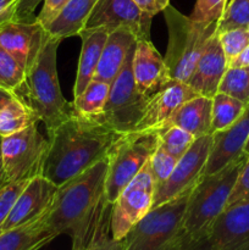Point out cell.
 I'll return each mask as SVG.
<instances>
[{
    "instance_id": "obj_1",
    "label": "cell",
    "mask_w": 249,
    "mask_h": 250,
    "mask_svg": "<svg viewBox=\"0 0 249 250\" xmlns=\"http://www.w3.org/2000/svg\"><path fill=\"white\" fill-rule=\"evenodd\" d=\"M107 167L109 161L105 158L58 187L45 217L51 234L67 233L72 244L92 241L110 207L105 199Z\"/></svg>"
},
{
    "instance_id": "obj_2",
    "label": "cell",
    "mask_w": 249,
    "mask_h": 250,
    "mask_svg": "<svg viewBox=\"0 0 249 250\" xmlns=\"http://www.w3.org/2000/svg\"><path fill=\"white\" fill-rule=\"evenodd\" d=\"M120 136L100 122L73 115L48 131L49 146L42 175L60 187L107 158Z\"/></svg>"
},
{
    "instance_id": "obj_3",
    "label": "cell",
    "mask_w": 249,
    "mask_h": 250,
    "mask_svg": "<svg viewBox=\"0 0 249 250\" xmlns=\"http://www.w3.org/2000/svg\"><path fill=\"white\" fill-rule=\"evenodd\" d=\"M61 41L46 33L41 50L31 67L17 97L34 112L46 132L73 116L72 105L63 98L59 83L58 46Z\"/></svg>"
},
{
    "instance_id": "obj_4",
    "label": "cell",
    "mask_w": 249,
    "mask_h": 250,
    "mask_svg": "<svg viewBox=\"0 0 249 250\" xmlns=\"http://www.w3.org/2000/svg\"><path fill=\"white\" fill-rule=\"evenodd\" d=\"M246 153L212 175H203L190 189L183 217V231L193 239L208 237L217 217L226 209L227 200L246 163Z\"/></svg>"
},
{
    "instance_id": "obj_5",
    "label": "cell",
    "mask_w": 249,
    "mask_h": 250,
    "mask_svg": "<svg viewBox=\"0 0 249 250\" xmlns=\"http://www.w3.org/2000/svg\"><path fill=\"white\" fill-rule=\"evenodd\" d=\"M168 44L164 60L171 80L187 82L198 60L216 33L217 22H197L168 5L164 10Z\"/></svg>"
},
{
    "instance_id": "obj_6",
    "label": "cell",
    "mask_w": 249,
    "mask_h": 250,
    "mask_svg": "<svg viewBox=\"0 0 249 250\" xmlns=\"http://www.w3.org/2000/svg\"><path fill=\"white\" fill-rule=\"evenodd\" d=\"M190 189L153 208L122 239V250H182L187 239L183 217Z\"/></svg>"
},
{
    "instance_id": "obj_7",
    "label": "cell",
    "mask_w": 249,
    "mask_h": 250,
    "mask_svg": "<svg viewBox=\"0 0 249 250\" xmlns=\"http://www.w3.org/2000/svg\"><path fill=\"white\" fill-rule=\"evenodd\" d=\"M159 144V129L128 132L117 138L107 154L105 199L110 205L150 160Z\"/></svg>"
},
{
    "instance_id": "obj_8",
    "label": "cell",
    "mask_w": 249,
    "mask_h": 250,
    "mask_svg": "<svg viewBox=\"0 0 249 250\" xmlns=\"http://www.w3.org/2000/svg\"><path fill=\"white\" fill-rule=\"evenodd\" d=\"M134 50L136 45L132 46L124 67L110 84L109 97L105 103L104 110L100 116L94 120L120 134L134 131L137 124L143 116L149 98L148 95L139 92L134 82L132 71Z\"/></svg>"
},
{
    "instance_id": "obj_9",
    "label": "cell",
    "mask_w": 249,
    "mask_h": 250,
    "mask_svg": "<svg viewBox=\"0 0 249 250\" xmlns=\"http://www.w3.org/2000/svg\"><path fill=\"white\" fill-rule=\"evenodd\" d=\"M49 142L37 124L0 137V153L7 182L29 181L43 173Z\"/></svg>"
},
{
    "instance_id": "obj_10",
    "label": "cell",
    "mask_w": 249,
    "mask_h": 250,
    "mask_svg": "<svg viewBox=\"0 0 249 250\" xmlns=\"http://www.w3.org/2000/svg\"><path fill=\"white\" fill-rule=\"evenodd\" d=\"M154 194L155 183L148 161L112 203L110 212L112 238L122 241L132 227L153 209Z\"/></svg>"
},
{
    "instance_id": "obj_11",
    "label": "cell",
    "mask_w": 249,
    "mask_h": 250,
    "mask_svg": "<svg viewBox=\"0 0 249 250\" xmlns=\"http://www.w3.org/2000/svg\"><path fill=\"white\" fill-rule=\"evenodd\" d=\"M211 144L212 134L195 138L189 149L178 159L167 181L155 189L153 208L170 202L192 189L195 182L204 173Z\"/></svg>"
},
{
    "instance_id": "obj_12",
    "label": "cell",
    "mask_w": 249,
    "mask_h": 250,
    "mask_svg": "<svg viewBox=\"0 0 249 250\" xmlns=\"http://www.w3.org/2000/svg\"><path fill=\"white\" fill-rule=\"evenodd\" d=\"M153 17L141 10L133 0H99L90 12L84 28H117L131 31L138 39H150Z\"/></svg>"
},
{
    "instance_id": "obj_13",
    "label": "cell",
    "mask_w": 249,
    "mask_h": 250,
    "mask_svg": "<svg viewBox=\"0 0 249 250\" xmlns=\"http://www.w3.org/2000/svg\"><path fill=\"white\" fill-rule=\"evenodd\" d=\"M45 37V28L37 20H12L0 26V46L16 59L24 71L36 60Z\"/></svg>"
},
{
    "instance_id": "obj_14",
    "label": "cell",
    "mask_w": 249,
    "mask_h": 250,
    "mask_svg": "<svg viewBox=\"0 0 249 250\" xmlns=\"http://www.w3.org/2000/svg\"><path fill=\"white\" fill-rule=\"evenodd\" d=\"M197 95L199 94H197L187 83L170 80L164 87L149 95L143 116L133 132L164 128L176 110L183 103Z\"/></svg>"
},
{
    "instance_id": "obj_15",
    "label": "cell",
    "mask_w": 249,
    "mask_h": 250,
    "mask_svg": "<svg viewBox=\"0 0 249 250\" xmlns=\"http://www.w3.org/2000/svg\"><path fill=\"white\" fill-rule=\"evenodd\" d=\"M56 190L58 187L43 175L29 180L17 198L0 232L19 227L45 215L53 204Z\"/></svg>"
},
{
    "instance_id": "obj_16",
    "label": "cell",
    "mask_w": 249,
    "mask_h": 250,
    "mask_svg": "<svg viewBox=\"0 0 249 250\" xmlns=\"http://www.w3.org/2000/svg\"><path fill=\"white\" fill-rule=\"evenodd\" d=\"M249 137V104L243 114L229 127L212 133V144L209 159L203 175H212L222 170L231 161L244 153Z\"/></svg>"
},
{
    "instance_id": "obj_17",
    "label": "cell",
    "mask_w": 249,
    "mask_h": 250,
    "mask_svg": "<svg viewBox=\"0 0 249 250\" xmlns=\"http://www.w3.org/2000/svg\"><path fill=\"white\" fill-rule=\"evenodd\" d=\"M227 68H228V63H227L219 34L215 33L208 43L192 75L186 83L197 94L212 98L219 92L220 83Z\"/></svg>"
},
{
    "instance_id": "obj_18",
    "label": "cell",
    "mask_w": 249,
    "mask_h": 250,
    "mask_svg": "<svg viewBox=\"0 0 249 250\" xmlns=\"http://www.w3.org/2000/svg\"><path fill=\"white\" fill-rule=\"evenodd\" d=\"M132 71L138 90L148 97L171 80L165 60L150 39L137 41Z\"/></svg>"
},
{
    "instance_id": "obj_19",
    "label": "cell",
    "mask_w": 249,
    "mask_h": 250,
    "mask_svg": "<svg viewBox=\"0 0 249 250\" xmlns=\"http://www.w3.org/2000/svg\"><path fill=\"white\" fill-rule=\"evenodd\" d=\"M247 238H249V200L225 209L208 234L212 250L236 246Z\"/></svg>"
},
{
    "instance_id": "obj_20",
    "label": "cell",
    "mask_w": 249,
    "mask_h": 250,
    "mask_svg": "<svg viewBox=\"0 0 249 250\" xmlns=\"http://www.w3.org/2000/svg\"><path fill=\"white\" fill-rule=\"evenodd\" d=\"M136 43V36L128 29L117 28L110 32L93 80L111 84L124 67L127 55Z\"/></svg>"
},
{
    "instance_id": "obj_21",
    "label": "cell",
    "mask_w": 249,
    "mask_h": 250,
    "mask_svg": "<svg viewBox=\"0 0 249 250\" xmlns=\"http://www.w3.org/2000/svg\"><path fill=\"white\" fill-rule=\"evenodd\" d=\"M78 36L82 41V48L73 87V97L81 94L94 78L109 32L104 28H83Z\"/></svg>"
},
{
    "instance_id": "obj_22",
    "label": "cell",
    "mask_w": 249,
    "mask_h": 250,
    "mask_svg": "<svg viewBox=\"0 0 249 250\" xmlns=\"http://www.w3.org/2000/svg\"><path fill=\"white\" fill-rule=\"evenodd\" d=\"M212 98L197 95L183 103L175 111L165 127L177 126L198 137L211 133ZM164 127V128H165Z\"/></svg>"
},
{
    "instance_id": "obj_23",
    "label": "cell",
    "mask_w": 249,
    "mask_h": 250,
    "mask_svg": "<svg viewBox=\"0 0 249 250\" xmlns=\"http://www.w3.org/2000/svg\"><path fill=\"white\" fill-rule=\"evenodd\" d=\"M45 217L0 232V250H39L50 243L56 237L49 232Z\"/></svg>"
},
{
    "instance_id": "obj_24",
    "label": "cell",
    "mask_w": 249,
    "mask_h": 250,
    "mask_svg": "<svg viewBox=\"0 0 249 250\" xmlns=\"http://www.w3.org/2000/svg\"><path fill=\"white\" fill-rule=\"evenodd\" d=\"M98 1L99 0H68L60 14L45 28L46 33L59 41L78 36Z\"/></svg>"
},
{
    "instance_id": "obj_25",
    "label": "cell",
    "mask_w": 249,
    "mask_h": 250,
    "mask_svg": "<svg viewBox=\"0 0 249 250\" xmlns=\"http://www.w3.org/2000/svg\"><path fill=\"white\" fill-rule=\"evenodd\" d=\"M110 84L98 80H92L81 94L73 98V115L83 119L95 120L103 112L109 97Z\"/></svg>"
},
{
    "instance_id": "obj_26",
    "label": "cell",
    "mask_w": 249,
    "mask_h": 250,
    "mask_svg": "<svg viewBox=\"0 0 249 250\" xmlns=\"http://www.w3.org/2000/svg\"><path fill=\"white\" fill-rule=\"evenodd\" d=\"M247 105L237 98L217 92L212 97L211 133L226 129L246 110Z\"/></svg>"
},
{
    "instance_id": "obj_27",
    "label": "cell",
    "mask_w": 249,
    "mask_h": 250,
    "mask_svg": "<svg viewBox=\"0 0 249 250\" xmlns=\"http://www.w3.org/2000/svg\"><path fill=\"white\" fill-rule=\"evenodd\" d=\"M37 122L34 112L21 99H16L0 110V137L14 134Z\"/></svg>"
},
{
    "instance_id": "obj_28",
    "label": "cell",
    "mask_w": 249,
    "mask_h": 250,
    "mask_svg": "<svg viewBox=\"0 0 249 250\" xmlns=\"http://www.w3.org/2000/svg\"><path fill=\"white\" fill-rule=\"evenodd\" d=\"M219 92L237 98L244 104H249V67H228L221 83Z\"/></svg>"
},
{
    "instance_id": "obj_29",
    "label": "cell",
    "mask_w": 249,
    "mask_h": 250,
    "mask_svg": "<svg viewBox=\"0 0 249 250\" xmlns=\"http://www.w3.org/2000/svg\"><path fill=\"white\" fill-rule=\"evenodd\" d=\"M26 77V71L4 48L0 46V87L17 93L21 89Z\"/></svg>"
},
{
    "instance_id": "obj_30",
    "label": "cell",
    "mask_w": 249,
    "mask_h": 250,
    "mask_svg": "<svg viewBox=\"0 0 249 250\" xmlns=\"http://www.w3.org/2000/svg\"><path fill=\"white\" fill-rule=\"evenodd\" d=\"M248 24L249 0H231L217 22L216 33L220 34L231 29L248 28Z\"/></svg>"
},
{
    "instance_id": "obj_31",
    "label": "cell",
    "mask_w": 249,
    "mask_h": 250,
    "mask_svg": "<svg viewBox=\"0 0 249 250\" xmlns=\"http://www.w3.org/2000/svg\"><path fill=\"white\" fill-rule=\"evenodd\" d=\"M159 133H160V146L176 159L183 156V154L195 141V137L193 134L177 126L161 128L159 129Z\"/></svg>"
},
{
    "instance_id": "obj_32",
    "label": "cell",
    "mask_w": 249,
    "mask_h": 250,
    "mask_svg": "<svg viewBox=\"0 0 249 250\" xmlns=\"http://www.w3.org/2000/svg\"><path fill=\"white\" fill-rule=\"evenodd\" d=\"M177 161L178 159H176L175 156H172L170 153H167V151L159 144L155 153L151 155L150 160H149L151 176H153L154 183H155V189L167 181V178L170 177V175L172 173Z\"/></svg>"
},
{
    "instance_id": "obj_33",
    "label": "cell",
    "mask_w": 249,
    "mask_h": 250,
    "mask_svg": "<svg viewBox=\"0 0 249 250\" xmlns=\"http://www.w3.org/2000/svg\"><path fill=\"white\" fill-rule=\"evenodd\" d=\"M227 63L229 65L236 56H238L249 44V31L247 28L231 29L219 34Z\"/></svg>"
},
{
    "instance_id": "obj_34",
    "label": "cell",
    "mask_w": 249,
    "mask_h": 250,
    "mask_svg": "<svg viewBox=\"0 0 249 250\" xmlns=\"http://www.w3.org/2000/svg\"><path fill=\"white\" fill-rule=\"evenodd\" d=\"M227 6V0H197L190 19L197 22H219Z\"/></svg>"
},
{
    "instance_id": "obj_35",
    "label": "cell",
    "mask_w": 249,
    "mask_h": 250,
    "mask_svg": "<svg viewBox=\"0 0 249 250\" xmlns=\"http://www.w3.org/2000/svg\"><path fill=\"white\" fill-rule=\"evenodd\" d=\"M110 212L107 210L100 221L94 237L90 241L88 250H122V241H116L109 236Z\"/></svg>"
},
{
    "instance_id": "obj_36",
    "label": "cell",
    "mask_w": 249,
    "mask_h": 250,
    "mask_svg": "<svg viewBox=\"0 0 249 250\" xmlns=\"http://www.w3.org/2000/svg\"><path fill=\"white\" fill-rule=\"evenodd\" d=\"M28 181H17V182H7L0 188V229L6 221L7 216L11 212L17 198L21 194Z\"/></svg>"
},
{
    "instance_id": "obj_37",
    "label": "cell",
    "mask_w": 249,
    "mask_h": 250,
    "mask_svg": "<svg viewBox=\"0 0 249 250\" xmlns=\"http://www.w3.org/2000/svg\"><path fill=\"white\" fill-rule=\"evenodd\" d=\"M246 200H249V155L237 177L233 189L229 194L226 209L242 202H246Z\"/></svg>"
},
{
    "instance_id": "obj_38",
    "label": "cell",
    "mask_w": 249,
    "mask_h": 250,
    "mask_svg": "<svg viewBox=\"0 0 249 250\" xmlns=\"http://www.w3.org/2000/svg\"><path fill=\"white\" fill-rule=\"evenodd\" d=\"M67 2L68 0H43V7L36 16V20L46 28Z\"/></svg>"
},
{
    "instance_id": "obj_39",
    "label": "cell",
    "mask_w": 249,
    "mask_h": 250,
    "mask_svg": "<svg viewBox=\"0 0 249 250\" xmlns=\"http://www.w3.org/2000/svg\"><path fill=\"white\" fill-rule=\"evenodd\" d=\"M21 0H0V26L17 19Z\"/></svg>"
},
{
    "instance_id": "obj_40",
    "label": "cell",
    "mask_w": 249,
    "mask_h": 250,
    "mask_svg": "<svg viewBox=\"0 0 249 250\" xmlns=\"http://www.w3.org/2000/svg\"><path fill=\"white\" fill-rule=\"evenodd\" d=\"M141 10L154 17L163 12L170 5V0H133Z\"/></svg>"
},
{
    "instance_id": "obj_41",
    "label": "cell",
    "mask_w": 249,
    "mask_h": 250,
    "mask_svg": "<svg viewBox=\"0 0 249 250\" xmlns=\"http://www.w3.org/2000/svg\"><path fill=\"white\" fill-rule=\"evenodd\" d=\"M43 0H21L17 11V19L19 21H27L31 22L36 20L34 17V11L36 7L38 6Z\"/></svg>"
},
{
    "instance_id": "obj_42",
    "label": "cell",
    "mask_w": 249,
    "mask_h": 250,
    "mask_svg": "<svg viewBox=\"0 0 249 250\" xmlns=\"http://www.w3.org/2000/svg\"><path fill=\"white\" fill-rule=\"evenodd\" d=\"M228 67H249V44L238 56L229 62Z\"/></svg>"
},
{
    "instance_id": "obj_43",
    "label": "cell",
    "mask_w": 249,
    "mask_h": 250,
    "mask_svg": "<svg viewBox=\"0 0 249 250\" xmlns=\"http://www.w3.org/2000/svg\"><path fill=\"white\" fill-rule=\"evenodd\" d=\"M16 99H20V98L15 93L0 87V110H2L7 104H10V103Z\"/></svg>"
},
{
    "instance_id": "obj_44",
    "label": "cell",
    "mask_w": 249,
    "mask_h": 250,
    "mask_svg": "<svg viewBox=\"0 0 249 250\" xmlns=\"http://www.w3.org/2000/svg\"><path fill=\"white\" fill-rule=\"evenodd\" d=\"M6 183H7L6 175H5L4 166H2V160H1V153H0V188H1L4 185H6Z\"/></svg>"
},
{
    "instance_id": "obj_45",
    "label": "cell",
    "mask_w": 249,
    "mask_h": 250,
    "mask_svg": "<svg viewBox=\"0 0 249 250\" xmlns=\"http://www.w3.org/2000/svg\"><path fill=\"white\" fill-rule=\"evenodd\" d=\"M89 243L90 242H88V243H83V244H72V249L71 250H88V246H89Z\"/></svg>"
},
{
    "instance_id": "obj_46",
    "label": "cell",
    "mask_w": 249,
    "mask_h": 250,
    "mask_svg": "<svg viewBox=\"0 0 249 250\" xmlns=\"http://www.w3.org/2000/svg\"><path fill=\"white\" fill-rule=\"evenodd\" d=\"M244 153L247 154V155H249V137H248V141H247L246 146H244V149H243Z\"/></svg>"
},
{
    "instance_id": "obj_47",
    "label": "cell",
    "mask_w": 249,
    "mask_h": 250,
    "mask_svg": "<svg viewBox=\"0 0 249 250\" xmlns=\"http://www.w3.org/2000/svg\"><path fill=\"white\" fill-rule=\"evenodd\" d=\"M247 29H248V31H249V24H248V28H247Z\"/></svg>"
}]
</instances>
